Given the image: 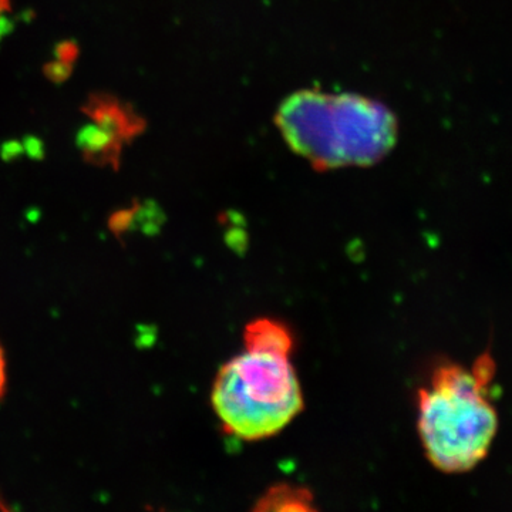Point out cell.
<instances>
[{"label":"cell","mask_w":512,"mask_h":512,"mask_svg":"<svg viewBox=\"0 0 512 512\" xmlns=\"http://www.w3.org/2000/svg\"><path fill=\"white\" fill-rule=\"evenodd\" d=\"M276 124L286 143L322 170L375 164L397 140V121L389 109L356 94H292L276 114Z\"/></svg>","instance_id":"obj_1"},{"label":"cell","mask_w":512,"mask_h":512,"mask_svg":"<svg viewBox=\"0 0 512 512\" xmlns=\"http://www.w3.org/2000/svg\"><path fill=\"white\" fill-rule=\"evenodd\" d=\"M495 375L485 353L473 367L439 366L420 389L419 433L430 463L447 474L467 473L487 457L498 430L488 390Z\"/></svg>","instance_id":"obj_2"},{"label":"cell","mask_w":512,"mask_h":512,"mask_svg":"<svg viewBox=\"0 0 512 512\" xmlns=\"http://www.w3.org/2000/svg\"><path fill=\"white\" fill-rule=\"evenodd\" d=\"M211 402L229 434L256 441L281 433L302 412L303 394L289 356L245 350L221 367Z\"/></svg>","instance_id":"obj_3"},{"label":"cell","mask_w":512,"mask_h":512,"mask_svg":"<svg viewBox=\"0 0 512 512\" xmlns=\"http://www.w3.org/2000/svg\"><path fill=\"white\" fill-rule=\"evenodd\" d=\"M82 111L93 124L123 144L131 143L146 131V120L134 107L110 93L90 94Z\"/></svg>","instance_id":"obj_4"},{"label":"cell","mask_w":512,"mask_h":512,"mask_svg":"<svg viewBox=\"0 0 512 512\" xmlns=\"http://www.w3.org/2000/svg\"><path fill=\"white\" fill-rule=\"evenodd\" d=\"M76 143L87 163L97 167H111L114 170L120 167L124 144L96 124H87L80 128Z\"/></svg>","instance_id":"obj_5"},{"label":"cell","mask_w":512,"mask_h":512,"mask_svg":"<svg viewBox=\"0 0 512 512\" xmlns=\"http://www.w3.org/2000/svg\"><path fill=\"white\" fill-rule=\"evenodd\" d=\"M245 350L291 355L293 336L284 323L274 319H256L244 332Z\"/></svg>","instance_id":"obj_6"},{"label":"cell","mask_w":512,"mask_h":512,"mask_svg":"<svg viewBox=\"0 0 512 512\" xmlns=\"http://www.w3.org/2000/svg\"><path fill=\"white\" fill-rule=\"evenodd\" d=\"M313 497L305 488L292 487L282 484L271 488L258 501L255 510L258 511H312Z\"/></svg>","instance_id":"obj_7"},{"label":"cell","mask_w":512,"mask_h":512,"mask_svg":"<svg viewBox=\"0 0 512 512\" xmlns=\"http://www.w3.org/2000/svg\"><path fill=\"white\" fill-rule=\"evenodd\" d=\"M74 64L53 60L45 66V74L50 82L63 83L72 76Z\"/></svg>","instance_id":"obj_8"},{"label":"cell","mask_w":512,"mask_h":512,"mask_svg":"<svg viewBox=\"0 0 512 512\" xmlns=\"http://www.w3.org/2000/svg\"><path fill=\"white\" fill-rule=\"evenodd\" d=\"M80 55L79 46L72 40H64L55 47V57L62 62L74 64Z\"/></svg>","instance_id":"obj_9"},{"label":"cell","mask_w":512,"mask_h":512,"mask_svg":"<svg viewBox=\"0 0 512 512\" xmlns=\"http://www.w3.org/2000/svg\"><path fill=\"white\" fill-rule=\"evenodd\" d=\"M6 379H8V373H6L5 353H3L2 346H0V397H2L3 392H5Z\"/></svg>","instance_id":"obj_10"},{"label":"cell","mask_w":512,"mask_h":512,"mask_svg":"<svg viewBox=\"0 0 512 512\" xmlns=\"http://www.w3.org/2000/svg\"><path fill=\"white\" fill-rule=\"evenodd\" d=\"M12 28V22H10V20L3 15L2 10H0V42H2L3 37L12 32Z\"/></svg>","instance_id":"obj_11"},{"label":"cell","mask_w":512,"mask_h":512,"mask_svg":"<svg viewBox=\"0 0 512 512\" xmlns=\"http://www.w3.org/2000/svg\"><path fill=\"white\" fill-rule=\"evenodd\" d=\"M0 10H2V12H9L10 0H0Z\"/></svg>","instance_id":"obj_12"}]
</instances>
